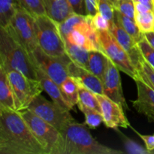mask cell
<instances>
[{
  "label": "cell",
  "instance_id": "1",
  "mask_svg": "<svg viewBox=\"0 0 154 154\" xmlns=\"http://www.w3.org/2000/svg\"><path fill=\"white\" fill-rule=\"evenodd\" d=\"M0 153L45 154L19 111L0 108Z\"/></svg>",
  "mask_w": 154,
  "mask_h": 154
},
{
  "label": "cell",
  "instance_id": "2",
  "mask_svg": "<svg viewBox=\"0 0 154 154\" xmlns=\"http://www.w3.org/2000/svg\"><path fill=\"white\" fill-rule=\"evenodd\" d=\"M0 67L6 72L18 71L29 78L37 79L35 66L30 54L8 29L2 27H0Z\"/></svg>",
  "mask_w": 154,
  "mask_h": 154
},
{
  "label": "cell",
  "instance_id": "3",
  "mask_svg": "<svg viewBox=\"0 0 154 154\" xmlns=\"http://www.w3.org/2000/svg\"><path fill=\"white\" fill-rule=\"evenodd\" d=\"M65 141V154H123L96 141L85 124L75 121L62 131Z\"/></svg>",
  "mask_w": 154,
  "mask_h": 154
},
{
  "label": "cell",
  "instance_id": "4",
  "mask_svg": "<svg viewBox=\"0 0 154 154\" xmlns=\"http://www.w3.org/2000/svg\"><path fill=\"white\" fill-rule=\"evenodd\" d=\"M45 150V154H65L62 132L29 110L19 111Z\"/></svg>",
  "mask_w": 154,
  "mask_h": 154
},
{
  "label": "cell",
  "instance_id": "5",
  "mask_svg": "<svg viewBox=\"0 0 154 154\" xmlns=\"http://www.w3.org/2000/svg\"><path fill=\"white\" fill-rule=\"evenodd\" d=\"M38 45L47 54L55 57H67L66 42L59 23L48 15L35 17Z\"/></svg>",
  "mask_w": 154,
  "mask_h": 154
},
{
  "label": "cell",
  "instance_id": "6",
  "mask_svg": "<svg viewBox=\"0 0 154 154\" xmlns=\"http://www.w3.org/2000/svg\"><path fill=\"white\" fill-rule=\"evenodd\" d=\"M97 32L101 51L117 66L119 70L126 74L135 81L139 80L138 71L130 57L111 31L99 30Z\"/></svg>",
  "mask_w": 154,
  "mask_h": 154
},
{
  "label": "cell",
  "instance_id": "7",
  "mask_svg": "<svg viewBox=\"0 0 154 154\" xmlns=\"http://www.w3.org/2000/svg\"><path fill=\"white\" fill-rule=\"evenodd\" d=\"M13 90L16 111L28 109L29 106L44 90L40 81L29 78L18 71L7 72Z\"/></svg>",
  "mask_w": 154,
  "mask_h": 154
},
{
  "label": "cell",
  "instance_id": "8",
  "mask_svg": "<svg viewBox=\"0 0 154 154\" xmlns=\"http://www.w3.org/2000/svg\"><path fill=\"white\" fill-rule=\"evenodd\" d=\"M28 110L54 126L60 132L75 121L69 110L60 106L54 102L47 100L42 95H39L32 102Z\"/></svg>",
  "mask_w": 154,
  "mask_h": 154
},
{
  "label": "cell",
  "instance_id": "9",
  "mask_svg": "<svg viewBox=\"0 0 154 154\" xmlns=\"http://www.w3.org/2000/svg\"><path fill=\"white\" fill-rule=\"evenodd\" d=\"M5 28L29 54L38 47L35 17L22 7L18 8L10 24Z\"/></svg>",
  "mask_w": 154,
  "mask_h": 154
},
{
  "label": "cell",
  "instance_id": "10",
  "mask_svg": "<svg viewBox=\"0 0 154 154\" xmlns=\"http://www.w3.org/2000/svg\"><path fill=\"white\" fill-rule=\"evenodd\" d=\"M30 57L43 72L60 86L69 76L68 65L71 60L68 56L65 57H52L37 47L30 53Z\"/></svg>",
  "mask_w": 154,
  "mask_h": 154
},
{
  "label": "cell",
  "instance_id": "11",
  "mask_svg": "<svg viewBox=\"0 0 154 154\" xmlns=\"http://www.w3.org/2000/svg\"><path fill=\"white\" fill-rule=\"evenodd\" d=\"M65 41L88 51H101L98 32L92 24L90 15L75 26Z\"/></svg>",
  "mask_w": 154,
  "mask_h": 154
},
{
  "label": "cell",
  "instance_id": "12",
  "mask_svg": "<svg viewBox=\"0 0 154 154\" xmlns=\"http://www.w3.org/2000/svg\"><path fill=\"white\" fill-rule=\"evenodd\" d=\"M96 96L100 104L103 123L106 127L117 129V128H128L130 126V123L123 111V106L104 94H96Z\"/></svg>",
  "mask_w": 154,
  "mask_h": 154
},
{
  "label": "cell",
  "instance_id": "13",
  "mask_svg": "<svg viewBox=\"0 0 154 154\" xmlns=\"http://www.w3.org/2000/svg\"><path fill=\"white\" fill-rule=\"evenodd\" d=\"M119 69L108 58V67L103 81L104 95L113 101L120 104L125 109L129 110L127 103L123 96Z\"/></svg>",
  "mask_w": 154,
  "mask_h": 154
},
{
  "label": "cell",
  "instance_id": "14",
  "mask_svg": "<svg viewBox=\"0 0 154 154\" xmlns=\"http://www.w3.org/2000/svg\"><path fill=\"white\" fill-rule=\"evenodd\" d=\"M110 31L114 35L121 46L124 48V50L130 57L134 66L138 71L141 63L145 60L140 51L136 41L115 22H114V23L111 25Z\"/></svg>",
  "mask_w": 154,
  "mask_h": 154
},
{
  "label": "cell",
  "instance_id": "15",
  "mask_svg": "<svg viewBox=\"0 0 154 154\" xmlns=\"http://www.w3.org/2000/svg\"><path fill=\"white\" fill-rule=\"evenodd\" d=\"M138 91L136 100L132 101L133 108L143 114L149 122L154 123V90L141 80L135 81Z\"/></svg>",
  "mask_w": 154,
  "mask_h": 154
},
{
  "label": "cell",
  "instance_id": "16",
  "mask_svg": "<svg viewBox=\"0 0 154 154\" xmlns=\"http://www.w3.org/2000/svg\"><path fill=\"white\" fill-rule=\"evenodd\" d=\"M68 70L69 76L75 78L79 84H82L96 94H104L103 82L91 72L76 64L72 60L68 65Z\"/></svg>",
  "mask_w": 154,
  "mask_h": 154
},
{
  "label": "cell",
  "instance_id": "17",
  "mask_svg": "<svg viewBox=\"0 0 154 154\" xmlns=\"http://www.w3.org/2000/svg\"><path fill=\"white\" fill-rule=\"evenodd\" d=\"M35 66L37 79L40 81L42 87H43L44 90L49 95L53 102L58 104L60 106L63 107L66 109L69 110V111L72 110L71 107L69 106V105L63 96L62 90L60 89V86L57 84L55 81H53L35 63Z\"/></svg>",
  "mask_w": 154,
  "mask_h": 154
},
{
  "label": "cell",
  "instance_id": "18",
  "mask_svg": "<svg viewBox=\"0 0 154 154\" xmlns=\"http://www.w3.org/2000/svg\"><path fill=\"white\" fill-rule=\"evenodd\" d=\"M47 14L58 23H61L75 13L68 0H45Z\"/></svg>",
  "mask_w": 154,
  "mask_h": 154
},
{
  "label": "cell",
  "instance_id": "19",
  "mask_svg": "<svg viewBox=\"0 0 154 154\" xmlns=\"http://www.w3.org/2000/svg\"><path fill=\"white\" fill-rule=\"evenodd\" d=\"M108 63V57L101 51H90L86 69L103 82Z\"/></svg>",
  "mask_w": 154,
  "mask_h": 154
},
{
  "label": "cell",
  "instance_id": "20",
  "mask_svg": "<svg viewBox=\"0 0 154 154\" xmlns=\"http://www.w3.org/2000/svg\"><path fill=\"white\" fill-rule=\"evenodd\" d=\"M135 20L143 33L154 30V11L141 3L136 2Z\"/></svg>",
  "mask_w": 154,
  "mask_h": 154
},
{
  "label": "cell",
  "instance_id": "21",
  "mask_svg": "<svg viewBox=\"0 0 154 154\" xmlns=\"http://www.w3.org/2000/svg\"><path fill=\"white\" fill-rule=\"evenodd\" d=\"M0 108L15 110V101L13 90L9 81L8 73L0 67Z\"/></svg>",
  "mask_w": 154,
  "mask_h": 154
},
{
  "label": "cell",
  "instance_id": "22",
  "mask_svg": "<svg viewBox=\"0 0 154 154\" xmlns=\"http://www.w3.org/2000/svg\"><path fill=\"white\" fill-rule=\"evenodd\" d=\"M114 22L129 33L137 43L144 37V34L138 28L135 20L123 14L116 9H114Z\"/></svg>",
  "mask_w": 154,
  "mask_h": 154
},
{
  "label": "cell",
  "instance_id": "23",
  "mask_svg": "<svg viewBox=\"0 0 154 154\" xmlns=\"http://www.w3.org/2000/svg\"><path fill=\"white\" fill-rule=\"evenodd\" d=\"M60 89L62 90L65 99L72 109L74 106L78 104V91H79V85L76 80L72 77L69 76L60 85Z\"/></svg>",
  "mask_w": 154,
  "mask_h": 154
},
{
  "label": "cell",
  "instance_id": "24",
  "mask_svg": "<svg viewBox=\"0 0 154 154\" xmlns=\"http://www.w3.org/2000/svg\"><path fill=\"white\" fill-rule=\"evenodd\" d=\"M20 7L17 0H0V27L5 28L10 24Z\"/></svg>",
  "mask_w": 154,
  "mask_h": 154
},
{
  "label": "cell",
  "instance_id": "25",
  "mask_svg": "<svg viewBox=\"0 0 154 154\" xmlns=\"http://www.w3.org/2000/svg\"><path fill=\"white\" fill-rule=\"evenodd\" d=\"M78 85H79V91H78V101L77 104L78 106L87 107L101 112L100 104L96 93L79 83Z\"/></svg>",
  "mask_w": 154,
  "mask_h": 154
},
{
  "label": "cell",
  "instance_id": "26",
  "mask_svg": "<svg viewBox=\"0 0 154 154\" xmlns=\"http://www.w3.org/2000/svg\"><path fill=\"white\" fill-rule=\"evenodd\" d=\"M66 51L68 57L72 62L86 69L90 51L72 45L69 42H66Z\"/></svg>",
  "mask_w": 154,
  "mask_h": 154
},
{
  "label": "cell",
  "instance_id": "27",
  "mask_svg": "<svg viewBox=\"0 0 154 154\" xmlns=\"http://www.w3.org/2000/svg\"><path fill=\"white\" fill-rule=\"evenodd\" d=\"M20 7L34 17L47 14L45 0H17Z\"/></svg>",
  "mask_w": 154,
  "mask_h": 154
},
{
  "label": "cell",
  "instance_id": "28",
  "mask_svg": "<svg viewBox=\"0 0 154 154\" xmlns=\"http://www.w3.org/2000/svg\"><path fill=\"white\" fill-rule=\"evenodd\" d=\"M78 108L85 116V124L90 129H96L103 122V117L99 111L84 106H78Z\"/></svg>",
  "mask_w": 154,
  "mask_h": 154
},
{
  "label": "cell",
  "instance_id": "29",
  "mask_svg": "<svg viewBox=\"0 0 154 154\" xmlns=\"http://www.w3.org/2000/svg\"><path fill=\"white\" fill-rule=\"evenodd\" d=\"M86 17H87V15L73 13L67 19L65 20L63 23H59L60 32H61L62 35L64 38V39L67 36V35L72 31L75 26L79 22H81V21L84 20Z\"/></svg>",
  "mask_w": 154,
  "mask_h": 154
},
{
  "label": "cell",
  "instance_id": "30",
  "mask_svg": "<svg viewBox=\"0 0 154 154\" xmlns=\"http://www.w3.org/2000/svg\"><path fill=\"white\" fill-rule=\"evenodd\" d=\"M138 73L140 80L154 90V69L144 60L138 68Z\"/></svg>",
  "mask_w": 154,
  "mask_h": 154
},
{
  "label": "cell",
  "instance_id": "31",
  "mask_svg": "<svg viewBox=\"0 0 154 154\" xmlns=\"http://www.w3.org/2000/svg\"><path fill=\"white\" fill-rule=\"evenodd\" d=\"M138 45L145 61L154 69V48L150 45L145 36L138 42Z\"/></svg>",
  "mask_w": 154,
  "mask_h": 154
},
{
  "label": "cell",
  "instance_id": "32",
  "mask_svg": "<svg viewBox=\"0 0 154 154\" xmlns=\"http://www.w3.org/2000/svg\"><path fill=\"white\" fill-rule=\"evenodd\" d=\"M114 9L135 20V5L134 0H118L114 6Z\"/></svg>",
  "mask_w": 154,
  "mask_h": 154
},
{
  "label": "cell",
  "instance_id": "33",
  "mask_svg": "<svg viewBox=\"0 0 154 154\" xmlns=\"http://www.w3.org/2000/svg\"><path fill=\"white\" fill-rule=\"evenodd\" d=\"M99 11L111 23L114 22V8L108 0H99Z\"/></svg>",
  "mask_w": 154,
  "mask_h": 154
},
{
  "label": "cell",
  "instance_id": "34",
  "mask_svg": "<svg viewBox=\"0 0 154 154\" xmlns=\"http://www.w3.org/2000/svg\"><path fill=\"white\" fill-rule=\"evenodd\" d=\"M90 20L96 31L110 30L111 24L100 12H97L93 16H90Z\"/></svg>",
  "mask_w": 154,
  "mask_h": 154
},
{
  "label": "cell",
  "instance_id": "35",
  "mask_svg": "<svg viewBox=\"0 0 154 154\" xmlns=\"http://www.w3.org/2000/svg\"><path fill=\"white\" fill-rule=\"evenodd\" d=\"M124 144L126 147V151L128 153L131 154H150V151L147 148H144L142 146L137 144L132 140L124 136Z\"/></svg>",
  "mask_w": 154,
  "mask_h": 154
},
{
  "label": "cell",
  "instance_id": "36",
  "mask_svg": "<svg viewBox=\"0 0 154 154\" xmlns=\"http://www.w3.org/2000/svg\"><path fill=\"white\" fill-rule=\"evenodd\" d=\"M74 12L78 14L87 15L85 0H68Z\"/></svg>",
  "mask_w": 154,
  "mask_h": 154
},
{
  "label": "cell",
  "instance_id": "37",
  "mask_svg": "<svg viewBox=\"0 0 154 154\" xmlns=\"http://www.w3.org/2000/svg\"><path fill=\"white\" fill-rule=\"evenodd\" d=\"M99 0H85L87 15L93 16L99 12Z\"/></svg>",
  "mask_w": 154,
  "mask_h": 154
},
{
  "label": "cell",
  "instance_id": "38",
  "mask_svg": "<svg viewBox=\"0 0 154 154\" xmlns=\"http://www.w3.org/2000/svg\"><path fill=\"white\" fill-rule=\"evenodd\" d=\"M138 135L140 136V138L144 141L146 144V148L149 150V151H151V150H154V135H141V134L136 132Z\"/></svg>",
  "mask_w": 154,
  "mask_h": 154
},
{
  "label": "cell",
  "instance_id": "39",
  "mask_svg": "<svg viewBox=\"0 0 154 154\" xmlns=\"http://www.w3.org/2000/svg\"><path fill=\"white\" fill-rule=\"evenodd\" d=\"M137 2L141 3L154 11V0H137Z\"/></svg>",
  "mask_w": 154,
  "mask_h": 154
},
{
  "label": "cell",
  "instance_id": "40",
  "mask_svg": "<svg viewBox=\"0 0 154 154\" xmlns=\"http://www.w3.org/2000/svg\"><path fill=\"white\" fill-rule=\"evenodd\" d=\"M144 36L147 38V40L148 41L149 43L150 44V45L154 48V31L144 33Z\"/></svg>",
  "mask_w": 154,
  "mask_h": 154
},
{
  "label": "cell",
  "instance_id": "41",
  "mask_svg": "<svg viewBox=\"0 0 154 154\" xmlns=\"http://www.w3.org/2000/svg\"><path fill=\"white\" fill-rule=\"evenodd\" d=\"M108 1L111 2V4L112 5L114 6H114L116 5V4H117V1H118V0H108Z\"/></svg>",
  "mask_w": 154,
  "mask_h": 154
},
{
  "label": "cell",
  "instance_id": "42",
  "mask_svg": "<svg viewBox=\"0 0 154 154\" xmlns=\"http://www.w3.org/2000/svg\"><path fill=\"white\" fill-rule=\"evenodd\" d=\"M150 154H154V150H151V151L150 152Z\"/></svg>",
  "mask_w": 154,
  "mask_h": 154
},
{
  "label": "cell",
  "instance_id": "43",
  "mask_svg": "<svg viewBox=\"0 0 154 154\" xmlns=\"http://www.w3.org/2000/svg\"><path fill=\"white\" fill-rule=\"evenodd\" d=\"M134 2H137V0H134Z\"/></svg>",
  "mask_w": 154,
  "mask_h": 154
},
{
  "label": "cell",
  "instance_id": "44",
  "mask_svg": "<svg viewBox=\"0 0 154 154\" xmlns=\"http://www.w3.org/2000/svg\"><path fill=\"white\" fill-rule=\"evenodd\" d=\"M153 31H154V30H153Z\"/></svg>",
  "mask_w": 154,
  "mask_h": 154
}]
</instances>
